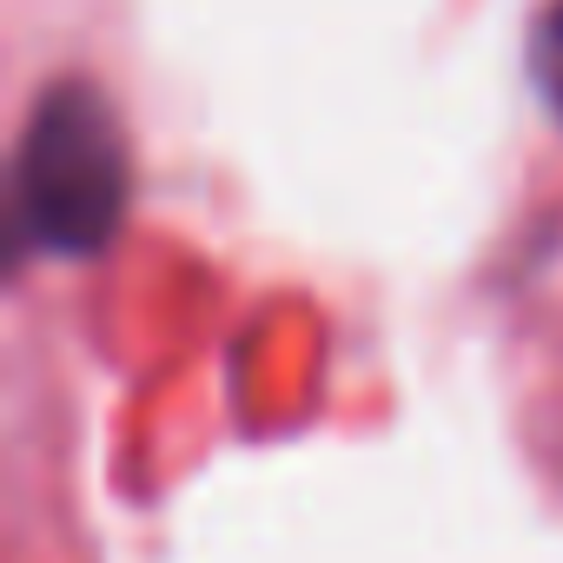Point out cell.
<instances>
[{"instance_id": "2", "label": "cell", "mask_w": 563, "mask_h": 563, "mask_svg": "<svg viewBox=\"0 0 563 563\" xmlns=\"http://www.w3.org/2000/svg\"><path fill=\"white\" fill-rule=\"evenodd\" d=\"M523 60H530V80H537L543 107L563 120V0H550V8L530 21V47H523Z\"/></svg>"}, {"instance_id": "1", "label": "cell", "mask_w": 563, "mask_h": 563, "mask_svg": "<svg viewBox=\"0 0 563 563\" xmlns=\"http://www.w3.org/2000/svg\"><path fill=\"white\" fill-rule=\"evenodd\" d=\"M133 192V153L113 100L93 80H54L14 153V219L21 239L54 258H93L113 245Z\"/></svg>"}]
</instances>
